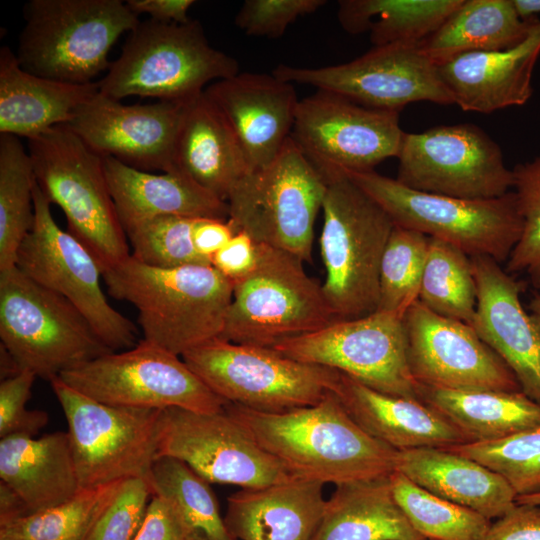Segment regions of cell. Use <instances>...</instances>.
<instances>
[{
	"label": "cell",
	"mask_w": 540,
	"mask_h": 540,
	"mask_svg": "<svg viewBox=\"0 0 540 540\" xmlns=\"http://www.w3.org/2000/svg\"><path fill=\"white\" fill-rule=\"evenodd\" d=\"M152 496L170 502L202 540H236L221 517L210 483L185 462L159 456L147 478Z\"/></svg>",
	"instance_id": "74e56055"
},
{
	"label": "cell",
	"mask_w": 540,
	"mask_h": 540,
	"mask_svg": "<svg viewBox=\"0 0 540 540\" xmlns=\"http://www.w3.org/2000/svg\"><path fill=\"white\" fill-rule=\"evenodd\" d=\"M414 381L452 390L521 391L505 362L462 321L440 316L418 300L403 317Z\"/></svg>",
	"instance_id": "ffe728a7"
},
{
	"label": "cell",
	"mask_w": 540,
	"mask_h": 540,
	"mask_svg": "<svg viewBox=\"0 0 540 540\" xmlns=\"http://www.w3.org/2000/svg\"><path fill=\"white\" fill-rule=\"evenodd\" d=\"M463 0H341L338 20L350 34L368 31L374 47L418 44L435 32Z\"/></svg>",
	"instance_id": "e575fe53"
},
{
	"label": "cell",
	"mask_w": 540,
	"mask_h": 540,
	"mask_svg": "<svg viewBox=\"0 0 540 540\" xmlns=\"http://www.w3.org/2000/svg\"><path fill=\"white\" fill-rule=\"evenodd\" d=\"M125 481L82 488L54 507L0 521V540H86Z\"/></svg>",
	"instance_id": "8d00e7d4"
},
{
	"label": "cell",
	"mask_w": 540,
	"mask_h": 540,
	"mask_svg": "<svg viewBox=\"0 0 540 540\" xmlns=\"http://www.w3.org/2000/svg\"><path fill=\"white\" fill-rule=\"evenodd\" d=\"M188 367L226 402L262 412L311 406L334 392L341 373L269 347L220 338L184 353Z\"/></svg>",
	"instance_id": "8fae6325"
},
{
	"label": "cell",
	"mask_w": 540,
	"mask_h": 540,
	"mask_svg": "<svg viewBox=\"0 0 540 540\" xmlns=\"http://www.w3.org/2000/svg\"><path fill=\"white\" fill-rule=\"evenodd\" d=\"M36 375L22 370L0 383V438L11 435L35 436L48 423L43 410L26 409Z\"/></svg>",
	"instance_id": "7dc6e473"
},
{
	"label": "cell",
	"mask_w": 540,
	"mask_h": 540,
	"mask_svg": "<svg viewBox=\"0 0 540 540\" xmlns=\"http://www.w3.org/2000/svg\"><path fill=\"white\" fill-rule=\"evenodd\" d=\"M418 301L440 316L471 325L477 288L470 256L447 242L430 238Z\"/></svg>",
	"instance_id": "f35d334b"
},
{
	"label": "cell",
	"mask_w": 540,
	"mask_h": 540,
	"mask_svg": "<svg viewBox=\"0 0 540 540\" xmlns=\"http://www.w3.org/2000/svg\"><path fill=\"white\" fill-rule=\"evenodd\" d=\"M271 348L301 362L335 369L376 391L417 399L403 317L398 315L376 311L338 320Z\"/></svg>",
	"instance_id": "e0dca14e"
},
{
	"label": "cell",
	"mask_w": 540,
	"mask_h": 540,
	"mask_svg": "<svg viewBox=\"0 0 540 540\" xmlns=\"http://www.w3.org/2000/svg\"><path fill=\"white\" fill-rule=\"evenodd\" d=\"M370 196L393 223L447 242L470 257L506 262L523 227L515 193L471 200L411 189L375 171L346 175Z\"/></svg>",
	"instance_id": "52a82bcc"
},
{
	"label": "cell",
	"mask_w": 540,
	"mask_h": 540,
	"mask_svg": "<svg viewBox=\"0 0 540 540\" xmlns=\"http://www.w3.org/2000/svg\"><path fill=\"white\" fill-rule=\"evenodd\" d=\"M519 16L524 20L538 18L540 14V0H513Z\"/></svg>",
	"instance_id": "11a10c76"
},
{
	"label": "cell",
	"mask_w": 540,
	"mask_h": 540,
	"mask_svg": "<svg viewBox=\"0 0 540 540\" xmlns=\"http://www.w3.org/2000/svg\"><path fill=\"white\" fill-rule=\"evenodd\" d=\"M235 234L228 220L197 218L193 229V243L200 256L210 262Z\"/></svg>",
	"instance_id": "816d5d0a"
},
{
	"label": "cell",
	"mask_w": 540,
	"mask_h": 540,
	"mask_svg": "<svg viewBox=\"0 0 540 540\" xmlns=\"http://www.w3.org/2000/svg\"><path fill=\"white\" fill-rule=\"evenodd\" d=\"M257 263L233 282L232 298L218 338L246 345L275 344L338 321L319 285L298 257L257 244Z\"/></svg>",
	"instance_id": "9c48e42d"
},
{
	"label": "cell",
	"mask_w": 540,
	"mask_h": 540,
	"mask_svg": "<svg viewBox=\"0 0 540 540\" xmlns=\"http://www.w3.org/2000/svg\"><path fill=\"white\" fill-rule=\"evenodd\" d=\"M35 182L31 157L19 137L0 133V273L16 266L18 249L32 229Z\"/></svg>",
	"instance_id": "d590c367"
},
{
	"label": "cell",
	"mask_w": 540,
	"mask_h": 540,
	"mask_svg": "<svg viewBox=\"0 0 540 540\" xmlns=\"http://www.w3.org/2000/svg\"><path fill=\"white\" fill-rule=\"evenodd\" d=\"M529 309L532 313L540 316V291H535L529 303Z\"/></svg>",
	"instance_id": "6f0895ef"
},
{
	"label": "cell",
	"mask_w": 540,
	"mask_h": 540,
	"mask_svg": "<svg viewBox=\"0 0 540 540\" xmlns=\"http://www.w3.org/2000/svg\"><path fill=\"white\" fill-rule=\"evenodd\" d=\"M516 503L540 506V493L532 494V495L517 496Z\"/></svg>",
	"instance_id": "9f6ffc18"
},
{
	"label": "cell",
	"mask_w": 540,
	"mask_h": 540,
	"mask_svg": "<svg viewBox=\"0 0 540 540\" xmlns=\"http://www.w3.org/2000/svg\"><path fill=\"white\" fill-rule=\"evenodd\" d=\"M224 410L292 477L337 486L396 471L398 451L367 434L334 392L283 412L229 402Z\"/></svg>",
	"instance_id": "6da1fadb"
},
{
	"label": "cell",
	"mask_w": 540,
	"mask_h": 540,
	"mask_svg": "<svg viewBox=\"0 0 540 540\" xmlns=\"http://www.w3.org/2000/svg\"><path fill=\"white\" fill-rule=\"evenodd\" d=\"M187 102L125 105L98 90L66 125L102 157L146 172L179 171L175 145Z\"/></svg>",
	"instance_id": "44dd1931"
},
{
	"label": "cell",
	"mask_w": 540,
	"mask_h": 540,
	"mask_svg": "<svg viewBox=\"0 0 540 540\" xmlns=\"http://www.w3.org/2000/svg\"><path fill=\"white\" fill-rule=\"evenodd\" d=\"M27 515L26 507L16 492L0 481V521Z\"/></svg>",
	"instance_id": "db71d44e"
},
{
	"label": "cell",
	"mask_w": 540,
	"mask_h": 540,
	"mask_svg": "<svg viewBox=\"0 0 540 540\" xmlns=\"http://www.w3.org/2000/svg\"><path fill=\"white\" fill-rule=\"evenodd\" d=\"M238 73V61L210 45L198 20L177 24L149 18L128 33L98 86L116 100L140 96L185 102Z\"/></svg>",
	"instance_id": "3957f363"
},
{
	"label": "cell",
	"mask_w": 540,
	"mask_h": 540,
	"mask_svg": "<svg viewBox=\"0 0 540 540\" xmlns=\"http://www.w3.org/2000/svg\"><path fill=\"white\" fill-rule=\"evenodd\" d=\"M513 187L523 221L521 236L514 246L505 270L523 273L540 290V154L518 163L512 169Z\"/></svg>",
	"instance_id": "ee69618b"
},
{
	"label": "cell",
	"mask_w": 540,
	"mask_h": 540,
	"mask_svg": "<svg viewBox=\"0 0 540 540\" xmlns=\"http://www.w3.org/2000/svg\"><path fill=\"white\" fill-rule=\"evenodd\" d=\"M320 249L322 289L337 320L376 312L382 256L394 223L347 176L327 183Z\"/></svg>",
	"instance_id": "8992f818"
},
{
	"label": "cell",
	"mask_w": 540,
	"mask_h": 540,
	"mask_svg": "<svg viewBox=\"0 0 540 540\" xmlns=\"http://www.w3.org/2000/svg\"><path fill=\"white\" fill-rule=\"evenodd\" d=\"M470 258L477 288L471 326L510 368L521 391L540 403V316L522 306L520 295L527 282L514 278L491 257Z\"/></svg>",
	"instance_id": "7402d4cb"
},
{
	"label": "cell",
	"mask_w": 540,
	"mask_h": 540,
	"mask_svg": "<svg viewBox=\"0 0 540 540\" xmlns=\"http://www.w3.org/2000/svg\"><path fill=\"white\" fill-rule=\"evenodd\" d=\"M424 540H427V539H424Z\"/></svg>",
	"instance_id": "680465c9"
},
{
	"label": "cell",
	"mask_w": 540,
	"mask_h": 540,
	"mask_svg": "<svg viewBox=\"0 0 540 540\" xmlns=\"http://www.w3.org/2000/svg\"><path fill=\"white\" fill-rule=\"evenodd\" d=\"M430 238L394 225L382 256L377 312L404 317L418 300Z\"/></svg>",
	"instance_id": "60d3db41"
},
{
	"label": "cell",
	"mask_w": 540,
	"mask_h": 540,
	"mask_svg": "<svg viewBox=\"0 0 540 540\" xmlns=\"http://www.w3.org/2000/svg\"><path fill=\"white\" fill-rule=\"evenodd\" d=\"M134 540H202L167 500L152 496Z\"/></svg>",
	"instance_id": "c3c4849f"
},
{
	"label": "cell",
	"mask_w": 540,
	"mask_h": 540,
	"mask_svg": "<svg viewBox=\"0 0 540 540\" xmlns=\"http://www.w3.org/2000/svg\"><path fill=\"white\" fill-rule=\"evenodd\" d=\"M194 0H127L126 5L135 15L148 14L161 23L185 24L191 19L188 11Z\"/></svg>",
	"instance_id": "f5cc1de1"
},
{
	"label": "cell",
	"mask_w": 540,
	"mask_h": 540,
	"mask_svg": "<svg viewBox=\"0 0 540 540\" xmlns=\"http://www.w3.org/2000/svg\"><path fill=\"white\" fill-rule=\"evenodd\" d=\"M159 456L185 462L210 484L260 488L292 477L224 409L217 413L178 407L161 410Z\"/></svg>",
	"instance_id": "d6986e66"
},
{
	"label": "cell",
	"mask_w": 540,
	"mask_h": 540,
	"mask_svg": "<svg viewBox=\"0 0 540 540\" xmlns=\"http://www.w3.org/2000/svg\"><path fill=\"white\" fill-rule=\"evenodd\" d=\"M106 178L124 231L159 216L228 219V205L181 171L155 174L103 157Z\"/></svg>",
	"instance_id": "4316f807"
},
{
	"label": "cell",
	"mask_w": 540,
	"mask_h": 540,
	"mask_svg": "<svg viewBox=\"0 0 540 540\" xmlns=\"http://www.w3.org/2000/svg\"><path fill=\"white\" fill-rule=\"evenodd\" d=\"M16 56L37 76L85 84L109 68L111 47L140 22L122 0H30Z\"/></svg>",
	"instance_id": "277c9868"
},
{
	"label": "cell",
	"mask_w": 540,
	"mask_h": 540,
	"mask_svg": "<svg viewBox=\"0 0 540 540\" xmlns=\"http://www.w3.org/2000/svg\"><path fill=\"white\" fill-rule=\"evenodd\" d=\"M152 497L145 478L126 480L86 540H134Z\"/></svg>",
	"instance_id": "f6af8a7d"
},
{
	"label": "cell",
	"mask_w": 540,
	"mask_h": 540,
	"mask_svg": "<svg viewBox=\"0 0 540 540\" xmlns=\"http://www.w3.org/2000/svg\"><path fill=\"white\" fill-rule=\"evenodd\" d=\"M99 90L98 82L66 83L24 70L8 46L0 49V133L38 137L67 124Z\"/></svg>",
	"instance_id": "f546056e"
},
{
	"label": "cell",
	"mask_w": 540,
	"mask_h": 540,
	"mask_svg": "<svg viewBox=\"0 0 540 540\" xmlns=\"http://www.w3.org/2000/svg\"><path fill=\"white\" fill-rule=\"evenodd\" d=\"M417 399L443 415L470 442L505 438L540 425V403L522 391L452 390L416 383Z\"/></svg>",
	"instance_id": "d6a6232c"
},
{
	"label": "cell",
	"mask_w": 540,
	"mask_h": 540,
	"mask_svg": "<svg viewBox=\"0 0 540 540\" xmlns=\"http://www.w3.org/2000/svg\"><path fill=\"white\" fill-rule=\"evenodd\" d=\"M179 171L223 201L251 171L226 119L203 92L185 106L175 145Z\"/></svg>",
	"instance_id": "83f0119b"
},
{
	"label": "cell",
	"mask_w": 540,
	"mask_h": 540,
	"mask_svg": "<svg viewBox=\"0 0 540 540\" xmlns=\"http://www.w3.org/2000/svg\"><path fill=\"white\" fill-rule=\"evenodd\" d=\"M0 338L21 371L49 382L113 352L71 302L17 266L0 273Z\"/></svg>",
	"instance_id": "ba28073f"
},
{
	"label": "cell",
	"mask_w": 540,
	"mask_h": 540,
	"mask_svg": "<svg viewBox=\"0 0 540 540\" xmlns=\"http://www.w3.org/2000/svg\"><path fill=\"white\" fill-rule=\"evenodd\" d=\"M334 393L367 434L397 451L470 442L448 419L418 399L376 391L343 373Z\"/></svg>",
	"instance_id": "d4e9b609"
},
{
	"label": "cell",
	"mask_w": 540,
	"mask_h": 540,
	"mask_svg": "<svg viewBox=\"0 0 540 540\" xmlns=\"http://www.w3.org/2000/svg\"><path fill=\"white\" fill-rule=\"evenodd\" d=\"M235 134L251 171L271 163L291 137L299 99L273 74L238 73L204 90Z\"/></svg>",
	"instance_id": "603a6c76"
},
{
	"label": "cell",
	"mask_w": 540,
	"mask_h": 540,
	"mask_svg": "<svg viewBox=\"0 0 540 540\" xmlns=\"http://www.w3.org/2000/svg\"><path fill=\"white\" fill-rule=\"evenodd\" d=\"M502 476L517 496L540 493V425L492 441L444 448Z\"/></svg>",
	"instance_id": "b9f144b4"
},
{
	"label": "cell",
	"mask_w": 540,
	"mask_h": 540,
	"mask_svg": "<svg viewBox=\"0 0 540 540\" xmlns=\"http://www.w3.org/2000/svg\"><path fill=\"white\" fill-rule=\"evenodd\" d=\"M313 540L424 538L398 505L389 475L337 485Z\"/></svg>",
	"instance_id": "1f68e13d"
},
{
	"label": "cell",
	"mask_w": 540,
	"mask_h": 540,
	"mask_svg": "<svg viewBox=\"0 0 540 540\" xmlns=\"http://www.w3.org/2000/svg\"><path fill=\"white\" fill-rule=\"evenodd\" d=\"M28 152L43 194L62 209L67 231L92 253L102 274L129 257L103 157L66 124L29 139Z\"/></svg>",
	"instance_id": "5b68a950"
},
{
	"label": "cell",
	"mask_w": 540,
	"mask_h": 540,
	"mask_svg": "<svg viewBox=\"0 0 540 540\" xmlns=\"http://www.w3.org/2000/svg\"><path fill=\"white\" fill-rule=\"evenodd\" d=\"M103 279L110 296L136 308L143 339L178 356L220 336L233 291L211 264L158 268L132 255Z\"/></svg>",
	"instance_id": "7a4b0ae2"
},
{
	"label": "cell",
	"mask_w": 540,
	"mask_h": 540,
	"mask_svg": "<svg viewBox=\"0 0 540 540\" xmlns=\"http://www.w3.org/2000/svg\"><path fill=\"white\" fill-rule=\"evenodd\" d=\"M394 497L413 528L427 540H481L491 525L483 515L412 482L398 471L390 475Z\"/></svg>",
	"instance_id": "ab89813d"
},
{
	"label": "cell",
	"mask_w": 540,
	"mask_h": 540,
	"mask_svg": "<svg viewBox=\"0 0 540 540\" xmlns=\"http://www.w3.org/2000/svg\"><path fill=\"white\" fill-rule=\"evenodd\" d=\"M325 0H246L235 17L245 34L278 38L299 17L323 7Z\"/></svg>",
	"instance_id": "bcb514c9"
},
{
	"label": "cell",
	"mask_w": 540,
	"mask_h": 540,
	"mask_svg": "<svg viewBox=\"0 0 540 540\" xmlns=\"http://www.w3.org/2000/svg\"><path fill=\"white\" fill-rule=\"evenodd\" d=\"M323 485L291 477L242 488L227 499L225 525L236 540H313L325 511Z\"/></svg>",
	"instance_id": "484cf974"
},
{
	"label": "cell",
	"mask_w": 540,
	"mask_h": 540,
	"mask_svg": "<svg viewBox=\"0 0 540 540\" xmlns=\"http://www.w3.org/2000/svg\"><path fill=\"white\" fill-rule=\"evenodd\" d=\"M327 182L290 137L267 166L250 171L228 198V222L256 244L311 260Z\"/></svg>",
	"instance_id": "30bf717a"
},
{
	"label": "cell",
	"mask_w": 540,
	"mask_h": 540,
	"mask_svg": "<svg viewBox=\"0 0 540 540\" xmlns=\"http://www.w3.org/2000/svg\"><path fill=\"white\" fill-rule=\"evenodd\" d=\"M50 383L67 421L81 489L148 478L158 457L161 410L105 404L59 377Z\"/></svg>",
	"instance_id": "7c38bea8"
},
{
	"label": "cell",
	"mask_w": 540,
	"mask_h": 540,
	"mask_svg": "<svg viewBox=\"0 0 540 540\" xmlns=\"http://www.w3.org/2000/svg\"><path fill=\"white\" fill-rule=\"evenodd\" d=\"M33 202V226L18 249L16 266L71 302L110 350L134 347L137 329L109 304L101 287L99 263L77 238L57 225L51 203L37 182Z\"/></svg>",
	"instance_id": "5bb4252c"
},
{
	"label": "cell",
	"mask_w": 540,
	"mask_h": 540,
	"mask_svg": "<svg viewBox=\"0 0 540 540\" xmlns=\"http://www.w3.org/2000/svg\"><path fill=\"white\" fill-rule=\"evenodd\" d=\"M58 377L76 391L115 406L217 413L228 403L181 356L144 339L130 349L110 352Z\"/></svg>",
	"instance_id": "4fadbf2b"
},
{
	"label": "cell",
	"mask_w": 540,
	"mask_h": 540,
	"mask_svg": "<svg viewBox=\"0 0 540 540\" xmlns=\"http://www.w3.org/2000/svg\"><path fill=\"white\" fill-rule=\"evenodd\" d=\"M481 540H540V506L516 503L491 523Z\"/></svg>",
	"instance_id": "681fc988"
},
{
	"label": "cell",
	"mask_w": 540,
	"mask_h": 540,
	"mask_svg": "<svg viewBox=\"0 0 540 540\" xmlns=\"http://www.w3.org/2000/svg\"><path fill=\"white\" fill-rule=\"evenodd\" d=\"M0 478L20 497L27 514L75 496L81 488L67 431L1 438Z\"/></svg>",
	"instance_id": "4dcf8cb0"
},
{
	"label": "cell",
	"mask_w": 540,
	"mask_h": 540,
	"mask_svg": "<svg viewBox=\"0 0 540 540\" xmlns=\"http://www.w3.org/2000/svg\"><path fill=\"white\" fill-rule=\"evenodd\" d=\"M539 56L538 19L528 36L512 48L463 54L437 67L454 104L463 111L489 114L529 101Z\"/></svg>",
	"instance_id": "cb8c5ba5"
},
{
	"label": "cell",
	"mask_w": 540,
	"mask_h": 540,
	"mask_svg": "<svg viewBox=\"0 0 540 540\" xmlns=\"http://www.w3.org/2000/svg\"><path fill=\"white\" fill-rule=\"evenodd\" d=\"M404 133L398 111L317 90L299 100L291 138L328 183L397 157Z\"/></svg>",
	"instance_id": "9a60e30c"
},
{
	"label": "cell",
	"mask_w": 540,
	"mask_h": 540,
	"mask_svg": "<svg viewBox=\"0 0 540 540\" xmlns=\"http://www.w3.org/2000/svg\"><path fill=\"white\" fill-rule=\"evenodd\" d=\"M196 219L159 216L134 225L125 231L132 246L131 255L146 265L158 268L210 264L194 247Z\"/></svg>",
	"instance_id": "7bdbcfd3"
},
{
	"label": "cell",
	"mask_w": 540,
	"mask_h": 540,
	"mask_svg": "<svg viewBox=\"0 0 540 540\" xmlns=\"http://www.w3.org/2000/svg\"><path fill=\"white\" fill-rule=\"evenodd\" d=\"M537 20L522 19L513 0H463L419 46L427 58L439 66L471 52L512 48L528 36Z\"/></svg>",
	"instance_id": "836d02e7"
},
{
	"label": "cell",
	"mask_w": 540,
	"mask_h": 540,
	"mask_svg": "<svg viewBox=\"0 0 540 540\" xmlns=\"http://www.w3.org/2000/svg\"><path fill=\"white\" fill-rule=\"evenodd\" d=\"M272 74L292 84L335 93L366 107L398 111L413 102L454 104L438 67L418 44H389L349 62L323 67L278 65Z\"/></svg>",
	"instance_id": "ac0fdd59"
},
{
	"label": "cell",
	"mask_w": 540,
	"mask_h": 540,
	"mask_svg": "<svg viewBox=\"0 0 540 540\" xmlns=\"http://www.w3.org/2000/svg\"><path fill=\"white\" fill-rule=\"evenodd\" d=\"M257 257V244L247 233L239 231L212 256L211 265L224 277L235 282L254 269Z\"/></svg>",
	"instance_id": "f907efd6"
},
{
	"label": "cell",
	"mask_w": 540,
	"mask_h": 540,
	"mask_svg": "<svg viewBox=\"0 0 540 540\" xmlns=\"http://www.w3.org/2000/svg\"><path fill=\"white\" fill-rule=\"evenodd\" d=\"M396 180L422 192L482 200L513 187V172L499 145L471 123L404 133Z\"/></svg>",
	"instance_id": "2e32d148"
},
{
	"label": "cell",
	"mask_w": 540,
	"mask_h": 540,
	"mask_svg": "<svg viewBox=\"0 0 540 540\" xmlns=\"http://www.w3.org/2000/svg\"><path fill=\"white\" fill-rule=\"evenodd\" d=\"M396 471L428 492L497 519L516 505V493L498 473L444 448L398 451Z\"/></svg>",
	"instance_id": "f1b7e54d"
}]
</instances>
